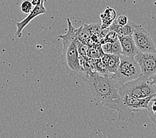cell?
<instances>
[{"label":"cell","mask_w":156,"mask_h":138,"mask_svg":"<svg viewBox=\"0 0 156 138\" xmlns=\"http://www.w3.org/2000/svg\"><path fill=\"white\" fill-rule=\"evenodd\" d=\"M82 77L88 92L96 102L116 110L120 120L129 122L134 118V111L126 107L119 94L120 83L112 74H102L96 71L83 73Z\"/></svg>","instance_id":"cell-1"},{"label":"cell","mask_w":156,"mask_h":138,"mask_svg":"<svg viewBox=\"0 0 156 138\" xmlns=\"http://www.w3.org/2000/svg\"><path fill=\"white\" fill-rule=\"evenodd\" d=\"M62 49L61 61L70 73L83 74L84 70L80 63V55L76 45L78 39L61 37Z\"/></svg>","instance_id":"cell-2"},{"label":"cell","mask_w":156,"mask_h":138,"mask_svg":"<svg viewBox=\"0 0 156 138\" xmlns=\"http://www.w3.org/2000/svg\"><path fill=\"white\" fill-rule=\"evenodd\" d=\"M118 92L120 95L127 94L137 98H153L156 94V87L150 83L147 77L141 75L137 79L121 85Z\"/></svg>","instance_id":"cell-3"},{"label":"cell","mask_w":156,"mask_h":138,"mask_svg":"<svg viewBox=\"0 0 156 138\" xmlns=\"http://www.w3.org/2000/svg\"><path fill=\"white\" fill-rule=\"evenodd\" d=\"M142 75L138 63L134 57L120 55V63L117 72L113 74L120 85L137 79Z\"/></svg>","instance_id":"cell-4"},{"label":"cell","mask_w":156,"mask_h":138,"mask_svg":"<svg viewBox=\"0 0 156 138\" xmlns=\"http://www.w3.org/2000/svg\"><path fill=\"white\" fill-rule=\"evenodd\" d=\"M137 50L140 53H155L156 48L152 37L146 29L142 25L136 24L132 33Z\"/></svg>","instance_id":"cell-5"},{"label":"cell","mask_w":156,"mask_h":138,"mask_svg":"<svg viewBox=\"0 0 156 138\" xmlns=\"http://www.w3.org/2000/svg\"><path fill=\"white\" fill-rule=\"evenodd\" d=\"M134 58L140 65L142 76L148 78L156 73V52L155 53L139 52Z\"/></svg>","instance_id":"cell-6"},{"label":"cell","mask_w":156,"mask_h":138,"mask_svg":"<svg viewBox=\"0 0 156 138\" xmlns=\"http://www.w3.org/2000/svg\"><path fill=\"white\" fill-rule=\"evenodd\" d=\"M44 0H42L41 3L39 5H36L33 7L31 12L27 15V16L24 19L20 22H17L16 23L17 30L16 32V36L18 37V38H21L22 37V35H23V29L27 27L30 22H31L37 16H41V15L45 14L47 13V10L44 5Z\"/></svg>","instance_id":"cell-7"},{"label":"cell","mask_w":156,"mask_h":138,"mask_svg":"<svg viewBox=\"0 0 156 138\" xmlns=\"http://www.w3.org/2000/svg\"><path fill=\"white\" fill-rule=\"evenodd\" d=\"M120 96L124 105L133 111H139L142 109H147L148 104L152 98H137L127 94H120Z\"/></svg>","instance_id":"cell-8"},{"label":"cell","mask_w":156,"mask_h":138,"mask_svg":"<svg viewBox=\"0 0 156 138\" xmlns=\"http://www.w3.org/2000/svg\"><path fill=\"white\" fill-rule=\"evenodd\" d=\"M118 39L121 44L122 55L127 57H134L139 53L132 35L118 36Z\"/></svg>","instance_id":"cell-9"},{"label":"cell","mask_w":156,"mask_h":138,"mask_svg":"<svg viewBox=\"0 0 156 138\" xmlns=\"http://www.w3.org/2000/svg\"><path fill=\"white\" fill-rule=\"evenodd\" d=\"M136 24V23H133V22H128V23L126 25H119L116 21L114 20L108 29V31H115L118 36L129 35H132Z\"/></svg>","instance_id":"cell-10"},{"label":"cell","mask_w":156,"mask_h":138,"mask_svg":"<svg viewBox=\"0 0 156 138\" xmlns=\"http://www.w3.org/2000/svg\"><path fill=\"white\" fill-rule=\"evenodd\" d=\"M92 35L91 30V25L84 24L76 29L77 39L81 42L87 44V43Z\"/></svg>","instance_id":"cell-11"},{"label":"cell","mask_w":156,"mask_h":138,"mask_svg":"<svg viewBox=\"0 0 156 138\" xmlns=\"http://www.w3.org/2000/svg\"><path fill=\"white\" fill-rule=\"evenodd\" d=\"M101 19L102 20V25L101 26L102 29H106L108 28L110 25L113 23L116 17V12L113 9L108 8L105 10V12L101 14Z\"/></svg>","instance_id":"cell-12"},{"label":"cell","mask_w":156,"mask_h":138,"mask_svg":"<svg viewBox=\"0 0 156 138\" xmlns=\"http://www.w3.org/2000/svg\"><path fill=\"white\" fill-rule=\"evenodd\" d=\"M120 63V56L113 54H110L108 62L106 65L107 71L109 74H115L118 70V69Z\"/></svg>","instance_id":"cell-13"},{"label":"cell","mask_w":156,"mask_h":138,"mask_svg":"<svg viewBox=\"0 0 156 138\" xmlns=\"http://www.w3.org/2000/svg\"><path fill=\"white\" fill-rule=\"evenodd\" d=\"M105 54L104 53L101 44L99 45V47L96 46H91L90 48H88V53L87 55L88 58H101L102 56Z\"/></svg>","instance_id":"cell-14"},{"label":"cell","mask_w":156,"mask_h":138,"mask_svg":"<svg viewBox=\"0 0 156 138\" xmlns=\"http://www.w3.org/2000/svg\"><path fill=\"white\" fill-rule=\"evenodd\" d=\"M148 116L150 120L156 124V100L151 98L147 108Z\"/></svg>","instance_id":"cell-15"},{"label":"cell","mask_w":156,"mask_h":138,"mask_svg":"<svg viewBox=\"0 0 156 138\" xmlns=\"http://www.w3.org/2000/svg\"><path fill=\"white\" fill-rule=\"evenodd\" d=\"M117 39H118V35L117 33L114 31H108L106 34V35L100 39V43L102 44L107 42L114 43L116 41Z\"/></svg>","instance_id":"cell-16"},{"label":"cell","mask_w":156,"mask_h":138,"mask_svg":"<svg viewBox=\"0 0 156 138\" xmlns=\"http://www.w3.org/2000/svg\"><path fill=\"white\" fill-rule=\"evenodd\" d=\"M34 6L33 5L32 3L29 0H25L21 3L20 5V10L21 12L25 14H29L30 13Z\"/></svg>","instance_id":"cell-17"},{"label":"cell","mask_w":156,"mask_h":138,"mask_svg":"<svg viewBox=\"0 0 156 138\" xmlns=\"http://www.w3.org/2000/svg\"><path fill=\"white\" fill-rule=\"evenodd\" d=\"M111 54L116 55H122V49L121 47V44L119 39H117L116 41L112 43V51H111Z\"/></svg>","instance_id":"cell-18"},{"label":"cell","mask_w":156,"mask_h":138,"mask_svg":"<svg viewBox=\"0 0 156 138\" xmlns=\"http://www.w3.org/2000/svg\"><path fill=\"white\" fill-rule=\"evenodd\" d=\"M112 46V43H110V42H107L106 43L101 44V47L103 52L105 53H107V54H111Z\"/></svg>","instance_id":"cell-19"},{"label":"cell","mask_w":156,"mask_h":138,"mask_svg":"<svg viewBox=\"0 0 156 138\" xmlns=\"http://www.w3.org/2000/svg\"><path fill=\"white\" fill-rule=\"evenodd\" d=\"M116 21L119 25H126L128 23V18L126 16H119Z\"/></svg>","instance_id":"cell-20"},{"label":"cell","mask_w":156,"mask_h":138,"mask_svg":"<svg viewBox=\"0 0 156 138\" xmlns=\"http://www.w3.org/2000/svg\"><path fill=\"white\" fill-rule=\"evenodd\" d=\"M147 78H148V80H149L150 83H151L152 84H154L156 87V73L153 74V75H151V76L148 77ZM155 97H156V94H155Z\"/></svg>","instance_id":"cell-21"},{"label":"cell","mask_w":156,"mask_h":138,"mask_svg":"<svg viewBox=\"0 0 156 138\" xmlns=\"http://www.w3.org/2000/svg\"><path fill=\"white\" fill-rule=\"evenodd\" d=\"M29 1H31V2L32 3V4L33 6H36V5H39L41 3L42 0H29Z\"/></svg>","instance_id":"cell-22"},{"label":"cell","mask_w":156,"mask_h":138,"mask_svg":"<svg viewBox=\"0 0 156 138\" xmlns=\"http://www.w3.org/2000/svg\"><path fill=\"white\" fill-rule=\"evenodd\" d=\"M153 99H154V100H156V97H155V98H153Z\"/></svg>","instance_id":"cell-23"}]
</instances>
